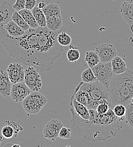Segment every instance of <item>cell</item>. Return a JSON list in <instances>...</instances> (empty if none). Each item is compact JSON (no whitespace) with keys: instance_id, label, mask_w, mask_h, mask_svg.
Here are the masks:
<instances>
[{"instance_id":"obj_1","label":"cell","mask_w":133,"mask_h":147,"mask_svg":"<svg viewBox=\"0 0 133 147\" xmlns=\"http://www.w3.org/2000/svg\"><path fill=\"white\" fill-rule=\"evenodd\" d=\"M66 30L64 26L56 31H51L47 27L30 28L22 36L14 37L0 23V44L17 61L31 66L39 72H48L64 51L63 47L58 43L57 37Z\"/></svg>"},{"instance_id":"obj_2","label":"cell","mask_w":133,"mask_h":147,"mask_svg":"<svg viewBox=\"0 0 133 147\" xmlns=\"http://www.w3.org/2000/svg\"><path fill=\"white\" fill-rule=\"evenodd\" d=\"M90 114L89 120L79 116L71 107L70 123L74 133L91 142L104 141L114 137L123 127L124 118L114 115L111 108L105 114L100 115L95 109H88Z\"/></svg>"},{"instance_id":"obj_3","label":"cell","mask_w":133,"mask_h":147,"mask_svg":"<svg viewBox=\"0 0 133 147\" xmlns=\"http://www.w3.org/2000/svg\"><path fill=\"white\" fill-rule=\"evenodd\" d=\"M108 91L112 108L117 104H122L126 107L132 102L133 93L121 74L114 75Z\"/></svg>"},{"instance_id":"obj_4","label":"cell","mask_w":133,"mask_h":147,"mask_svg":"<svg viewBox=\"0 0 133 147\" xmlns=\"http://www.w3.org/2000/svg\"><path fill=\"white\" fill-rule=\"evenodd\" d=\"M80 88L88 94L89 102L87 108L88 109L96 110L97 105L104 102L111 104L108 89L98 81L90 83H84L82 81Z\"/></svg>"},{"instance_id":"obj_5","label":"cell","mask_w":133,"mask_h":147,"mask_svg":"<svg viewBox=\"0 0 133 147\" xmlns=\"http://www.w3.org/2000/svg\"><path fill=\"white\" fill-rule=\"evenodd\" d=\"M47 98L38 91L32 92L23 100V107L28 115L36 114L47 103Z\"/></svg>"},{"instance_id":"obj_6","label":"cell","mask_w":133,"mask_h":147,"mask_svg":"<svg viewBox=\"0 0 133 147\" xmlns=\"http://www.w3.org/2000/svg\"><path fill=\"white\" fill-rule=\"evenodd\" d=\"M97 81L101 83L107 89L114 76L111 62H99L92 68Z\"/></svg>"},{"instance_id":"obj_7","label":"cell","mask_w":133,"mask_h":147,"mask_svg":"<svg viewBox=\"0 0 133 147\" xmlns=\"http://www.w3.org/2000/svg\"><path fill=\"white\" fill-rule=\"evenodd\" d=\"M24 82L32 92L39 91L43 85L39 71L31 66L25 69Z\"/></svg>"},{"instance_id":"obj_8","label":"cell","mask_w":133,"mask_h":147,"mask_svg":"<svg viewBox=\"0 0 133 147\" xmlns=\"http://www.w3.org/2000/svg\"><path fill=\"white\" fill-rule=\"evenodd\" d=\"M63 127L62 122L58 119H53L47 122L43 129V135L45 138L55 141L58 138L59 132Z\"/></svg>"},{"instance_id":"obj_9","label":"cell","mask_w":133,"mask_h":147,"mask_svg":"<svg viewBox=\"0 0 133 147\" xmlns=\"http://www.w3.org/2000/svg\"><path fill=\"white\" fill-rule=\"evenodd\" d=\"M95 50L99 56L100 62H111L117 55L116 48L113 45L109 43L99 45L96 47Z\"/></svg>"},{"instance_id":"obj_10","label":"cell","mask_w":133,"mask_h":147,"mask_svg":"<svg viewBox=\"0 0 133 147\" xmlns=\"http://www.w3.org/2000/svg\"><path fill=\"white\" fill-rule=\"evenodd\" d=\"M32 92L24 82H19L13 84L10 96L16 102H20Z\"/></svg>"},{"instance_id":"obj_11","label":"cell","mask_w":133,"mask_h":147,"mask_svg":"<svg viewBox=\"0 0 133 147\" xmlns=\"http://www.w3.org/2000/svg\"><path fill=\"white\" fill-rule=\"evenodd\" d=\"M9 78L13 84L24 82L25 69L19 63H11L7 69Z\"/></svg>"},{"instance_id":"obj_12","label":"cell","mask_w":133,"mask_h":147,"mask_svg":"<svg viewBox=\"0 0 133 147\" xmlns=\"http://www.w3.org/2000/svg\"><path fill=\"white\" fill-rule=\"evenodd\" d=\"M13 83L10 81L7 71L0 70V94L7 97L10 96V92Z\"/></svg>"},{"instance_id":"obj_13","label":"cell","mask_w":133,"mask_h":147,"mask_svg":"<svg viewBox=\"0 0 133 147\" xmlns=\"http://www.w3.org/2000/svg\"><path fill=\"white\" fill-rule=\"evenodd\" d=\"M14 11L13 5L8 1H4L0 5V23L3 24L11 20Z\"/></svg>"},{"instance_id":"obj_14","label":"cell","mask_w":133,"mask_h":147,"mask_svg":"<svg viewBox=\"0 0 133 147\" xmlns=\"http://www.w3.org/2000/svg\"><path fill=\"white\" fill-rule=\"evenodd\" d=\"M70 105L73 107L76 114L81 118L87 120L90 119V114L88 108L86 106L77 101L73 94L70 98Z\"/></svg>"},{"instance_id":"obj_15","label":"cell","mask_w":133,"mask_h":147,"mask_svg":"<svg viewBox=\"0 0 133 147\" xmlns=\"http://www.w3.org/2000/svg\"><path fill=\"white\" fill-rule=\"evenodd\" d=\"M120 11L124 20L129 25L133 34V3L122 2Z\"/></svg>"},{"instance_id":"obj_16","label":"cell","mask_w":133,"mask_h":147,"mask_svg":"<svg viewBox=\"0 0 133 147\" xmlns=\"http://www.w3.org/2000/svg\"><path fill=\"white\" fill-rule=\"evenodd\" d=\"M2 25L7 34L11 37H18L22 36L25 33V31L21 28L12 20H10L7 23Z\"/></svg>"},{"instance_id":"obj_17","label":"cell","mask_w":133,"mask_h":147,"mask_svg":"<svg viewBox=\"0 0 133 147\" xmlns=\"http://www.w3.org/2000/svg\"><path fill=\"white\" fill-rule=\"evenodd\" d=\"M112 69L114 75L124 73L128 69L126 64L121 57L117 55L111 61Z\"/></svg>"},{"instance_id":"obj_18","label":"cell","mask_w":133,"mask_h":147,"mask_svg":"<svg viewBox=\"0 0 133 147\" xmlns=\"http://www.w3.org/2000/svg\"><path fill=\"white\" fill-rule=\"evenodd\" d=\"M47 27L51 31H56L63 27L62 17H46Z\"/></svg>"},{"instance_id":"obj_19","label":"cell","mask_w":133,"mask_h":147,"mask_svg":"<svg viewBox=\"0 0 133 147\" xmlns=\"http://www.w3.org/2000/svg\"><path fill=\"white\" fill-rule=\"evenodd\" d=\"M18 13L28 23L30 28H36L40 27L31 10L24 9L19 11Z\"/></svg>"},{"instance_id":"obj_20","label":"cell","mask_w":133,"mask_h":147,"mask_svg":"<svg viewBox=\"0 0 133 147\" xmlns=\"http://www.w3.org/2000/svg\"><path fill=\"white\" fill-rule=\"evenodd\" d=\"M82 83V82H81L77 86L73 94L74 95V98H76L77 101L79 102L80 103L83 104L84 105L87 107L89 102V97L88 96L87 93L84 90L80 88V86Z\"/></svg>"},{"instance_id":"obj_21","label":"cell","mask_w":133,"mask_h":147,"mask_svg":"<svg viewBox=\"0 0 133 147\" xmlns=\"http://www.w3.org/2000/svg\"><path fill=\"white\" fill-rule=\"evenodd\" d=\"M45 17H62L59 6L55 3H51L42 9Z\"/></svg>"},{"instance_id":"obj_22","label":"cell","mask_w":133,"mask_h":147,"mask_svg":"<svg viewBox=\"0 0 133 147\" xmlns=\"http://www.w3.org/2000/svg\"><path fill=\"white\" fill-rule=\"evenodd\" d=\"M32 13L36 19L38 26L41 27H47L46 17L43 10L39 9L38 7H35L31 10Z\"/></svg>"},{"instance_id":"obj_23","label":"cell","mask_w":133,"mask_h":147,"mask_svg":"<svg viewBox=\"0 0 133 147\" xmlns=\"http://www.w3.org/2000/svg\"><path fill=\"white\" fill-rule=\"evenodd\" d=\"M85 61L89 67L92 68L100 62V58L96 51H88L86 52Z\"/></svg>"},{"instance_id":"obj_24","label":"cell","mask_w":133,"mask_h":147,"mask_svg":"<svg viewBox=\"0 0 133 147\" xmlns=\"http://www.w3.org/2000/svg\"><path fill=\"white\" fill-rule=\"evenodd\" d=\"M11 20H13L17 25H18L21 28H22L25 31L30 29V26L26 22V20L23 18V17L19 14L18 11H14L11 16Z\"/></svg>"},{"instance_id":"obj_25","label":"cell","mask_w":133,"mask_h":147,"mask_svg":"<svg viewBox=\"0 0 133 147\" xmlns=\"http://www.w3.org/2000/svg\"><path fill=\"white\" fill-rule=\"evenodd\" d=\"M57 40L59 45L62 47H66L71 44L72 39L70 36L66 32V31H63L58 34Z\"/></svg>"},{"instance_id":"obj_26","label":"cell","mask_w":133,"mask_h":147,"mask_svg":"<svg viewBox=\"0 0 133 147\" xmlns=\"http://www.w3.org/2000/svg\"><path fill=\"white\" fill-rule=\"evenodd\" d=\"M81 78L84 83H90L97 81L96 78L91 68L89 67L84 70L81 74Z\"/></svg>"},{"instance_id":"obj_27","label":"cell","mask_w":133,"mask_h":147,"mask_svg":"<svg viewBox=\"0 0 133 147\" xmlns=\"http://www.w3.org/2000/svg\"><path fill=\"white\" fill-rule=\"evenodd\" d=\"M67 58L69 62H74L77 61L80 58V52L77 48L73 45H71L70 47L69 50L67 52Z\"/></svg>"},{"instance_id":"obj_28","label":"cell","mask_w":133,"mask_h":147,"mask_svg":"<svg viewBox=\"0 0 133 147\" xmlns=\"http://www.w3.org/2000/svg\"><path fill=\"white\" fill-rule=\"evenodd\" d=\"M126 111L125 116V121L130 129H133V104L130 103L126 107Z\"/></svg>"},{"instance_id":"obj_29","label":"cell","mask_w":133,"mask_h":147,"mask_svg":"<svg viewBox=\"0 0 133 147\" xmlns=\"http://www.w3.org/2000/svg\"><path fill=\"white\" fill-rule=\"evenodd\" d=\"M121 75L133 93V70L128 69L124 73Z\"/></svg>"},{"instance_id":"obj_30","label":"cell","mask_w":133,"mask_h":147,"mask_svg":"<svg viewBox=\"0 0 133 147\" xmlns=\"http://www.w3.org/2000/svg\"><path fill=\"white\" fill-rule=\"evenodd\" d=\"M112 109L114 115L116 117L119 118L125 119V116L126 111V108L125 106L122 104H117L115 105Z\"/></svg>"},{"instance_id":"obj_31","label":"cell","mask_w":133,"mask_h":147,"mask_svg":"<svg viewBox=\"0 0 133 147\" xmlns=\"http://www.w3.org/2000/svg\"><path fill=\"white\" fill-rule=\"evenodd\" d=\"M112 108V105L109 102H104L99 104L97 107H96V111L97 114L100 115H103L107 113L110 109Z\"/></svg>"},{"instance_id":"obj_32","label":"cell","mask_w":133,"mask_h":147,"mask_svg":"<svg viewBox=\"0 0 133 147\" xmlns=\"http://www.w3.org/2000/svg\"><path fill=\"white\" fill-rule=\"evenodd\" d=\"M2 136L6 139H11L15 135V132L13 128L10 125L5 126L1 129Z\"/></svg>"},{"instance_id":"obj_33","label":"cell","mask_w":133,"mask_h":147,"mask_svg":"<svg viewBox=\"0 0 133 147\" xmlns=\"http://www.w3.org/2000/svg\"><path fill=\"white\" fill-rule=\"evenodd\" d=\"M71 136H72L71 129L65 127L64 126L61 129L59 132V135H58L59 138L63 139H69L71 138Z\"/></svg>"},{"instance_id":"obj_34","label":"cell","mask_w":133,"mask_h":147,"mask_svg":"<svg viewBox=\"0 0 133 147\" xmlns=\"http://www.w3.org/2000/svg\"><path fill=\"white\" fill-rule=\"evenodd\" d=\"M6 123H7L8 125H10V126H11L14 129L15 132V135H14L15 137L17 136L19 131H23V128L19 125V123L15 122L13 121H6Z\"/></svg>"},{"instance_id":"obj_35","label":"cell","mask_w":133,"mask_h":147,"mask_svg":"<svg viewBox=\"0 0 133 147\" xmlns=\"http://www.w3.org/2000/svg\"><path fill=\"white\" fill-rule=\"evenodd\" d=\"M26 0H16L15 3L13 5V7L16 11H19L25 9Z\"/></svg>"},{"instance_id":"obj_36","label":"cell","mask_w":133,"mask_h":147,"mask_svg":"<svg viewBox=\"0 0 133 147\" xmlns=\"http://www.w3.org/2000/svg\"><path fill=\"white\" fill-rule=\"evenodd\" d=\"M36 3H37L36 0H26L25 9L31 10L32 9H34L36 6Z\"/></svg>"},{"instance_id":"obj_37","label":"cell","mask_w":133,"mask_h":147,"mask_svg":"<svg viewBox=\"0 0 133 147\" xmlns=\"http://www.w3.org/2000/svg\"><path fill=\"white\" fill-rule=\"evenodd\" d=\"M46 6H47V4H46V3L44 1H40V2L38 3V7L39 9H41V10H42L43 9H44Z\"/></svg>"},{"instance_id":"obj_38","label":"cell","mask_w":133,"mask_h":147,"mask_svg":"<svg viewBox=\"0 0 133 147\" xmlns=\"http://www.w3.org/2000/svg\"><path fill=\"white\" fill-rule=\"evenodd\" d=\"M122 2L133 3V0H122Z\"/></svg>"},{"instance_id":"obj_39","label":"cell","mask_w":133,"mask_h":147,"mask_svg":"<svg viewBox=\"0 0 133 147\" xmlns=\"http://www.w3.org/2000/svg\"><path fill=\"white\" fill-rule=\"evenodd\" d=\"M132 102L133 104V96L132 97Z\"/></svg>"}]
</instances>
